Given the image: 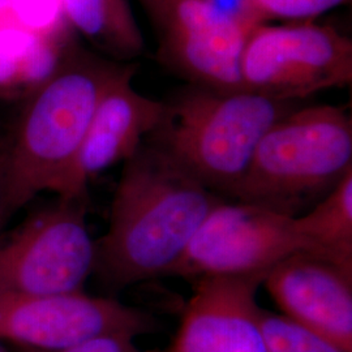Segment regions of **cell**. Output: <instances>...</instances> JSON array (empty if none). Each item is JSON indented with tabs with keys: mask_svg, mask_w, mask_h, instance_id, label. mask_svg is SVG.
Returning a JSON list of instances; mask_svg holds the SVG:
<instances>
[{
	"mask_svg": "<svg viewBox=\"0 0 352 352\" xmlns=\"http://www.w3.org/2000/svg\"><path fill=\"white\" fill-rule=\"evenodd\" d=\"M225 201L145 141L124 162L94 273L113 291L167 277L206 217Z\"/></svg>",
	"mask_w": 352,
	"mask_h": 352,
	"instance_id": "6da1fadb",
	"label": "cell"
},
{
	"mask_svg": "<svg viewBox=\"0 0 352 352\" xmlns=\"http://www.w3.org/2000/svg\"><path fill=\"white\" fill-rule=\"evenodd\" d=\"M126 63L68 46L8 126V201L17 213L42 192L56 196L76 164L102 94Z\"/></svg>",
	"mask_w": 352,
	"mask_h": 352,
	"instance_id": "7a4b0ae2",
	"label": "cell"
},
{
	"mask_svg": "<svg viewBox=\"0 0 352 352\" xmlns=\"http://www.w3.org/2000/svg\"><path fill=\"white\" fill-rule=\"evenodd\" d=\"M299 107L248 90L190 85L164 103L160 126L146 139L214 193L232 197L269 128Z\"/></svg>",
	"mask_w": 352,
	"mask_h": 352,
	"instance_id": "3957f363",
	"label": "cell"
},
{
	"mask_svg": "<svg viewBox=\"0 0 352 352\" xmlns=\"http://www.w3.org/2000/svg\"><path fill=\"white\" fill-rule=\"evenodd\" d=\"M350 171V113L333 104L299 106L265 133L232 197L296 218Z\"/></svg>",
	"mask_w": 352,
	"mask_h": 352,
	"instance_id": "277c9868",
	"label": "cell"
},
{
	"mask_svg": "<svg viewBox=\"0 0 352 352\" xmlns=\"http://www.w3.org/2000/svg\"><path fill=\"white\" fill-rule=\"evenodd\" d=\"M87 205L88 197H58L11 232L0 234V292H82L96 265Z\"/></svg>",
	"mask_w": 352,
	"mask_h": 352,
	"instance_id": "5b68a950",
	"label": "cell"
},
{
	"mask_svg": "<svg viewBox=\"0 0 352 352\" xmlns=\"http://www.w3.org/2000/svg\"><path fill=\"white\" fill-rule=\"evenodd\" d=\"M243 88L298 102L352 81V41L315 21L252 26L241 58Z\"/></svg>",
	"mask_w": 352,
	"mask_h": 352,
	"instance_id": "8992f818",
	"label": "cell"
},
{
	"mask_svg": "<svg viewBox=\"0 0 352 352\" xmlns=\"http://www.w3.org/2000/svg\"><path fill=\"white\" fill-rule=\"evenodd\" d=\"M311 253L295 218L248 202L223 201L206 217L167 277L195 283L208 278L265 274L291 254Z\"/></svg>",
	"mask_w": 352,
	"mask_h": 352,
	"instance_id": "52a82bcc",
	"label": "cell"
},
{
	"mask_svg": "<svg viewBox=\"0 0 352 352\" xmlns=\"http://www.w3.org/2000/svg\"><path fill=\"white\" fill-rule=\"evenodd\" d=\"M160 330L154 316L113 298L82 292L16 295L0 292V340L23 350L55 352L81 342L123 334L132 338Z\"/></svg>",
	"mask_w": 352,
	"mask_h": 352,
	"instance_id": "ba28073f",
	"label": "cell"
},
{
	"mask_svg": "<svg viewBox=\"0 0 352 352\" xmlns=\"http://www.w3.org/2000/svg\"><path fill=\"white\" fill-rule=\"evenodd\" d=\"M160 30V56L195 87L244 90L241 58L250 14L227 12L215 0H167L153 16Z\"/></svg>",
	"mask_w": 352,
	"mask_h": 352,
	"instance_id": "9c48e42d",
	"label": "cell"
},
{
	"mask_svg": "<svg viewBox=\"0 0 352 352\" xmlns=\"http://www.w3.org/2000/svg\"><path fill=\"white\" fill-rule=\"evenodd\" d=\"M136 69V64L126 63L102 94L75 166L56 197H88L89 182L133 157L160 126L164 102L151 100L133 88Z\"/></svg>",
	"mask_w": 352,
	"mask_h": 352,
	"instance_id": "30bf717a",
	"label": "cell"
},
{
	"mask_svg": "<svg viewBox=\"0 0 352 352\" xmlns=\"http://www.w3.org/2000/svg\"><path fill=\"white\" fill-rule=\"evenodd\" d=\"M264 278H208L192 283L193 295L164 352H267L257 302Z\"/></svg>",
	"mask_w": 352,
	"mask_h": 352,
	"instance_id": "8fae6325",
	"label": "cell"
},
{
	"mask_svg": "<svg viewBox=\"0 0 352 352\" xmlns=\"http://www.w3.org/2000/svg\"><path fill=\"white\" fill-rule=\"evenodd\" d=\"M263 286L282 315L352 352V272L299 252L273 266Z\"/></svg>",
	"mask_w": 352,
	"mask_h": 352,
	"instance_id": "7c38bea8",
	"label": "cell"
},
{
	"mask_svg": "<svg viewBox=\"0 0 352 352\" xmlns=\"http://www.w3.org/2000/svg\"><path fill=\"white\" fill-rule=\"evenodd\" d=\"M60 11L103 58L131 62L145 47L128 0H58Z\"/></svg>",
	"mask_w": 352,
	"mask_h": 352,
	"instance_id": "4fadbf2b",
	"label": "cell"
},
{
	"mask_svg": "<svg viewBox=\"0 0 352 352\" xmlns=\"http://www.w3.org/2000/svg\"><path fill=\"white\" fill-rule=\"evenodd\" d=\"M295 226L312 254L352 272V171L312 209L296 217Z\"/></svg>",
	"mask_w": 352,
	"mask_h": 352,
	"instance_id": "5bb4252c",
	"label": "cell"
},
{
	"mask_svg": "<svg viewBox=\"0 0 352 352\" xmlns=\"http://www.w3.org/2000/svg\"><path fill=\"white\" fill-rule=\"evenodd\" d=\"M258 322L267 352H349L287 316L260 308Z\"/></svg>",
	"mask_w": 352,
	"mask_h": 352,
	"instance_id": "9a60e30c",
	"label": "cell"
},
{
	"mask_svg": "<svg viewBox=\"0 0 352 352\" xmlns=\"http://www.w3.org/2000/svg\"><path fill=\"white\" fill-rule=\"evenodd\" d=\"M351 0H245L250 16L257 23L280 20L285 23L314 21Z\"/></svg>",
	"mask_w": 352,
	"mask_h": 352,
	"instance_id": "2e32d148",
	"label": "cell"
},
{
	"mask_svg": "<svg viewBox=\"0 0 352 352\" xmlns=\"http://www.w3.org/2000/svg\"><path fill=\"white\" fill-rule=\"evenodd\" d=\"M23 352H43L23 350ZM55 352H161L158 350H141L135 343V338L123 334H109L81 342L69 349Z\"/></svg>",
	"mask_w": 352,
	"mask_h": 352,
	"instance_id": "e0dca14e",
	"label": "cell"
},
{
	"mask_svg": "<svg viewBox=\"0 0 352 352\" xmlns=\"http://www.w3.org/2000/svg\"><path fill=\"white\" fill-rule=\"evenodd\" d=\"M7 154H8V126L0 124V234L13 213L8 201L7 184Z\"/></svg>",
	"mask_w": 352,
	"mask_h": 352,
	"instance_id": "ac0fdd59",
	"label": "cell"
},
{
	"mask_svg": "<svg viewBox=\"0 0 352 352\" xmlns=\"http://www.w3.org/2000/svg\"><path fill=\"white\" fill-rule=\"evenodd\" d=\"M140 1L144 4V7L149 11L151 17H153L155 13L162 8V6L167 0H140Z\"/></svg>",
	"mask_w": 352,
	"mask_h": 352,
	"instance_id": "d6986e66",
	"label": "cell"
},
{
	"mask_svg": "<svg viewBox=\"0 0 352 352\" xmlns=\"http://www.w3.org/2000/svg\"><path fill=\"white\" fill-rule=\"evenodd\" d=\"M0 352H6V351H4V350H3V349H1V347H0Z\"/></svg>",
	"mask_w": 352,
	"mask_h": 352,
	"instance_id": "ffe728a7",
	"label": "cell"
}]
</instances>
